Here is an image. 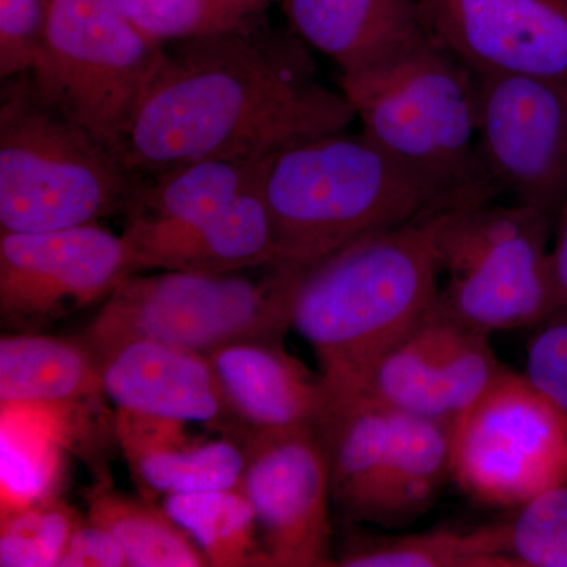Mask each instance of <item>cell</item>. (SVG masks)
<instances>
[{"label": "cell", "instance_id": "cell-5", "mask_svg": "<svg viewBox=\"0 0 567 567\" xmlns=\"http://www.w3.org/2000/svg\"><path fill=\"white\" fill-rule=\"evenodd\" d=\"M339 91L361 132L468 204L498 197L476 151V76L434 41L358 73Z\"/></svg>", "mask_w": 567, "mask_h": 567}, {"label": "cell", "instance_id": "cell-27", "mask_svg": "<svg viewBox=\"0 0 567 567\" xmlns=\"http://www.w3.org/2000/svg\"><path fill=\"white\" fill-rule=\"evenodd\" d=\"M130 21L145 35L159 41L197 39L218 33L246 32L265 24L238 0H115Z\"/></svg>", "mask_w": 567, "mask_h": 567}, {"label": "cell", "instance_id": "cell-10", "mask_svg": "<svg viewBox=\"0 0 567 567\" xmlns=\"http://www.w3.org/2000/svg\"><path fill=\"white\" fill-rule=\"evenodd\" d=\"M451 476L484 505L518 507L567 483V416L505 369L453 424Z\"/></svg>", "mask_w": 567, "mask_h": 567}, {"label": "cell", "instance_id": "cell-11", "mask_svg": "<svg viewBox=\"0 0 567 567\" xmlns=\"http://www.w3.org/2000/svg\"><path fill=\"white\" fill-rule=\"evenodd\" d=\"M475 76L476 151L488 182L557 223L567 199V81Z\"/></svg>", "mask_w": 567, "mask_h": 567}, {"label": "cell", "instance_id": "cell-19", "mask_svg": "<svg viewBox=\"0 0 567 567\" xmlns=\"http://www.w3.org/2000/svg\"><path fill=\"white\" fill-rule=\"evenodd\" d=\"M290 29L341 73H358L427 43L417 0H281Z\"/></svg>", "mask_w": 567, "mask_h": 567}, {"label": "cell", "instance_id": "cell-13", "mask_svg": "<svg viewBox=\"0 0 567 567\" xmlns=\"http://www.w3.org/2000/svg\"><path fill=\"white\" fill-rule=\"evenodd\" d=\"M238 488L251 503L271 567L336 566L330 464L319 429L251 434Z\"/></svg>", "mask_w": 567, "mask_h": 567}, {"label": "cell", "instance_id": "cell-1", "mask_svg": "<svg viewBox=\"0 0 567 567\" xmlns=\"http://www.w3.org/2000/svg\"><path fill=\"white\" fill-rule=\"evenodd\" d=\"M353 121L342 92L316 80L303 41L262 24L164 43L115 156L145 178L199 159L264 158Z\"/></svg>", "mask_w": 567, "mask_h": 567}, {"label": "cell", "instance_id": "cell-22", "mask_svg": "<svg viewBox=\"0 0 567 567\" xmlns=\"http://www.w3.org/2000/svg\"><path fill=\"white\" fill-rule=\"evenodd\" d=\"M264 158H208L142 178L126 223L183 226L207 218L256 192Z\"/></svg>", "mask_w": 567, "mask_h": 567}, {"label": "cell", "instance_id": "cell-30", "mask_svg": "<svg viewBox=\"0 0 567 567\" xmlns=\"http://www.w3.org/2000/svg\"><path fill=\"white\" fill-rule=\"evenodd\" d=\"M51 0H0V78L22 76L35 65L50 21Z\"/></svg>", "mask_w": 567, "mask_h": 567}, {"label": "cell", "instance_id": "cell-31", "mask_svg": "<svg viewBox=\"0 0 567 567\" xmlns=\"http://www.w3.org/2000/svg\"><path fill=\"white\" fill-rule=\"evenodd\" d=\"M524 374L567 416V312L551 316L533 336Z\"/></svg>", "mask_w": 567, "mask_h": 567}, {"label": "cell", "instance_id": "cell-2", "mask_svg": "<svg viewBox=\"0 0 567 567\" xmlns=\"http://www.w3.org/2000/svg\"><path fill=\"white\" fill-rule=\"evenodd\" d=\"M442 213L372 230L298 265L290 328L315 352L333 413L365 393L380 360L436 305Z\"/></svg>", "mask_w": 567, "mask_h": 567}, {"label": "cell", "instance_id": "cell-14", "mask_svg": "<svg viewBox=\"0 0 567 567\" xmlns=\"http://www.w3.org/2000/svg\"><path fill=\"white\" fill-rule=\"evenodd\" d=\"M505 369L491 334L451 316L436 300L415 330L380 360L364 394L454 424Z\"/></svg>", "mask_w": 567, "mask_h": 567}, {"label": "cell", "instance_id": "cell-29", "mask_svg": "<svg viewBox=\"0 0 567 567\" xmlns=\"http://www.w3.org/2000/svg\"><path fill=\"white\" fill-rule=\"evenodd\" d=\"M503 522L517 567H567V483L543 492Z\"/></svg>", "mask_w": 567, "mask_h": 567}, {"label": "cell", "instance_id": "cell-3", "mask_svg": "<svg viewBox=\"0 0 567 567\" xmlns=\"http://www.w3.org/2000/svg\"><path fill=\"white\" fill-rule=\"evenodd\" d=\"M260 192L287 265L312 264L360 235L472 205L363 132L347 130L268 155Z\"/></svg>", "mask_w": 567, "mask_h": 567}, {"label": "cell", "instance_id": "cell-7", "mask_svg": "<svg viewBox=\"0 0 567 567\" xmlns=\"http://www.w3.org/2000/svg\"><path fill=\"white\" fill-rule=\"evenodd\" d=\"M555 221L537 208L495 199L443 212L436 229L439 305L492 334L540 327L557 315L550 241Z\"/></svg>", "mask_w": 567, "mask_h": 567}, {"label": "cell", "instance_id": "cell-34", "mask_svg": "<svg viewBox=\"0 0 567 567\" xmlns=\"http://www.w3.org/2000/svg\"><path fill=\"white\" fill-rule=\"evenodd\" d=\"M238 2L245 3L249 9L262 14L267 13L268 6H270V0H238Z\"/></svg>", "mask_w": 567, "mask_h": 567}, {"label": "cell", "instance_id": "cell-28", "mask_svg": "<svg viewBox=\"0 0 567 567\" xmlns=\"http://www.w3.org/2000/svg\"><path fill=\"white\" fill-rule=\"evenodd\" d=\"M0 566L59 567L80 514L59 496L0 517Z\"/></svg>", "mask_w": 567, "mask_h": 567}, {"label": "cell", "instance_id": "cell-26", "mask_svg": "<svg viewBox=\"0 0 567 567\" xmlns=\"http://www.w3.org/2000/svg\"><path fill=\"white\" fill-rule=\"evenodd\" d=\"M142 495L197 494L238 488L246 451L237 440H193L128 462Z\"/></svg>", "mask_w": 567, "mask_h": 567}, {"label": "cell", "instance_id": "cell-9", "mask_svg": "<svg viewBox=\"0 0 567 567\" xmlns=\"http://www.w3.org/2000/svg\"><path fill=\"white\" fill-rule=\"evenodd\" d=\"M163 51L115 0H51L47 40L28 74L41 99L115 153Z\"/></svg>", "mask_w": 567, "mask_h": 567}, {"label": "cell", "instance_id": "cell-17", "mask_svg": "<svg viewBox=\"0 0 567 567\" xmlns=\"http://www.w3.org/2000/svg\"><path fill=\"white\" fill-rule=\"evenodd\" d=\"M122 237L128 246L134 274H230L284 264L274 219L260 188L215 215L183 226L125 223Z\"/></svg>", "mask_w": 567, "mask_h": 567}, {"label": "cell", "instance_id": "cell-15", "mask_svg": "<svg viewBox=\"0 0 567 567\" xmlns=\"http://www.w3.org/2000/svg\"><path fill=\"white\" fill-rule=\"evenodd\" d=\"M429 39L473 73L567 81V0H417Z\"/></svg>", "mask_w": 567, "mask_h": 567}, {"label": "cell", "instance_id": "cell-33", "mask_svg": "<svg viewBox=\"0 0 567 567\" xmlns=\"http://www.w3.org/2000/svg\"><path fill=\"white\" fill-rule=\"evenodd\" d=\"M557 312H567V199L555 223L554 248L550 249Z\"/></svg>", "mask_w": 567, "mask_h": 567}, {"label": "cell", "instance_id": "cell-12", "mask_svg": "<svg viewBox=\"0 0 567 567\" xmlns=\"http://www.w3.org/2000/svg\"><path fill=\"white\" fill-rule=\"evenodd\" d=\"M134 275L122 234L100 224L0 234V322L13 333H40L106 300Z\"/></svg>", "mask_w": 567, "mask_h": 567}, {"label": "cell", "instance_id": "cell-16", "mask_svg": "<svg viewBox=\"0 0 567 567\" xmlns=\"http://www.w3.org/2000/svg\"><path fill=\"white\" fill-rule=\"evenodd\" d=\"M104 398L122 412L203 424L245 445L248 434L230 412L205 354L133 339L96 357Z\"/></svg>", "mask_w": 567, "mask_h": 567}, {"label": "cell", "instance_id": "cell-18", "mask_svg": "<svg viewBox=\"0 0 567 567\" xmlns=\"http://www.w3.org/2000/svg\"><path fill=\"white\" fill-rule=\"evenodd\" d=\"M207 358L230 412L248 436L295 429L322 431L333 415L322 377L312 374L279 342H238Z\"/></svg>", "mask_w": 567, "mask_h": 567}, {"label": "cell", "instance_id": "cell-25", "mask_svg": "<svg viewBox=\"0 0 567 567\" xmlns=\"http://www.w3.org/2000/svg\"><path fill=\"white\" fill-rule=\"evenodd\" d=\"M163 509L193 537L208 566L271 567L240 488L167 495Z\"/></svg>", "mask_w": 567, "mask_h": 567}, {"label": "cell", "instance_id": "cell-21", "mask_svg": "<svg viewBox=\"0 0 567 567\" xmlns=\"http://www.w3.org/2000/svg\"><path fill=\"white\" fill-rule=\"evenodd\" d=\"M103 398L99 360L82 339L14 333L0 341V404H95Z\"/></svg>", "mask_w": 567, "mask_h": 567}, {"label": "cell", "instance_id": "cell-20", "mask_svg": "<svg viewBox=\"0 0 567 567\" xmlns=\"http://www.w3.org/2000/svg\"><path fill=\"white\" fill-rule=\"evenodd\" d=\"M99 404H0V517L58 496L63 450L87 434Z\"/></svg>", "mask_w": 567, "mask_h": 567}, {"label": "cell", "instance_id": "cell-32", "mask_svg": "<svg viewBox=\"0 0 567 567\" xmlns=\"http://www.w3.org/2000/svg\"><path fill=\"white\" fill-rule=\"evenodd\" d=\"M59 567H128V561L117 539L87 520L71 536Z\"/></svg>", "mask_w": 567, "mask_h": 567}, {"label": "cell", "instance_id": "cell-23", "mask_svg": "<svg viewBox=\"0 0 567 567\" xmlns=\"http://www.w3.org/2000/svg\"><path fill=\"white\" fill-rule=\"evenodd\" d=\"M342 567H517L503 522L475 529L434 528L412 535L361 536L346 544Z\"/></svg>", "mask_w": 567, "mask_h": 567}, {"label": "cell", "instance_id": "cell-4", "mask_svg": "<svg viewBox=\"0 0 567 567\" xmlns=\"http://www.w3.org/2000/svg\"><path fill=\"white\" fill-rule=\"evenodd\" d=\"M0 229L48 233L128 213L142 177L51 106L29 74L3 80Z\"/></svg>", "mask_w": 567, "mask_h": 567}, {"label": "cell", "instance_id": "cell-24", "mask_svg": "<svg viewBox=\"0 0 567 567\" xmlns=\"http://www.w3.org/2000/svg\"><path fill=\"white\" fill-rule=\"evenodd\" d=\"M84 499L87 520L117 539L128 567L208 566L193 537L147 498H133L100 480L85 488Z\"/></svg>", "mask_w": 567, "mask_h": 567}, {"label": "cell", "instance_id": "cell-8", "mask_svg": "<svg viewBox=\"0 0 567 567\" xmlns=\"http://www.w3.org/2000/svg\"><path fill=\"white\" fill-rule=\"evenodd\" d=\"M331 502L353 524L401 528L427 513L451 476L453 424L360 395L322 429Z\"/></svg>", "mask_w": 567, "mask_h": 567}, {"label": "cell", "instance_id": "cell-6", "mask_svg": "<svg viewBox=\"0 0 567 567\" xmlns=\"http://www.w3.org/2000/svg\"><path fill=\"white\" fill-rule=\"evenodd\" d=\"M297 265L230 274H134L115 287L82 341L95 357L133 339L200 354L238 342H279L290 330Z\"/></svg>", "mask_w": 567, "mask_h": 567}]
</instances>
